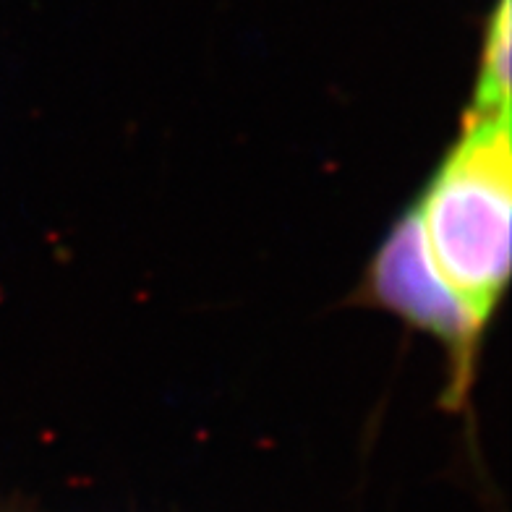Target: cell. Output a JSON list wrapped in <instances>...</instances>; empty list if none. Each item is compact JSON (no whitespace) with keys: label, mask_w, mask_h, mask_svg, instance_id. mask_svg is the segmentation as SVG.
<instances>
[{"label":"cell","mask_w":512,"mask_h":512,"mask_svg":"<svg viewBox=\"0 0 512 512\" xmlns=\"http://www.w3.org/2000/svg\"><path fill=\"white\" fill-rule=\"evenodd\" d=\"M510 178V115L476 113L416 212L437 267L481 319L510 272Z\"/></svg>","instance_id":"cell-1"},{"label":"cell","mask_w":512,"mask_h":512,"mask_svg":"<svg viewBox=\"0 0 512 512\" xmlns=\"http://www.w3.org/2000/svg\"><path fill=\"white\" fill-rule=\"evenodd\" d=\"M374 283L392 309L447 340L460 358H468L484 319L447 283L426 246L416 215L408 217L387 241Z\"/></svg>","instance_id":"cell-2"},{"label":"cell","mask_w":512,"mask_h":512,"mask_svg":"<svg viewBox=\"0 0 512 512\" xmlns=\"http://www.w3.org/2000/svg\"><path fill=\"white\" fill-rule=\"evenodd\" d=\"M507 89H510V0H499L492 16V27H489V40H486L476 113H507L510 110Z\"/></svg>","instance_id":"cell-3"}]
</instances>
